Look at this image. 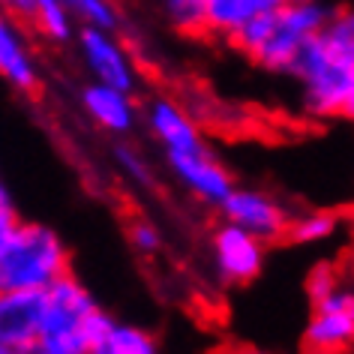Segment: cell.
Segmentation results:
<instances>
[{
  "mask_svg": "<svg viewBox=\"0 0 354 354\" xmlns=\"http://www.w3.org/2000/svg\"><path fill=\"white\" fill-rule=\"evenodd\" d=\"M342 118H351L354 120V75H351V87H348V102H345V111Z\"/></svg>",
  "mask_w": 354,
  "mask_h": 354,
  "instance_id": "d4e9b609",
  "label": "cell"
},
{
  "mask_svg": "<svg viewBox=\"0 0 354 354\" xmlns=\"http://www.w3.org/2000/svg\"><path fill=\"white\" fill-rule=\"evenodd\" d=\"M69 6V12L75 15V21L87 24V28H109L118 30L120 28V12L111 0H64Z\"/></svg>",
  "mask_w": 354,
  "mask_h": 354,
  "instance_id": "d6986e66",
  "label": "cell"
},
{
  "mask_svg": "<svg viewBox=\"0 0 354 354\" xmlns=\"http://www.w3.org/2000/svg\"><path fill=\"white\" fill-rule=\"evenodd\" d=\"M219 216L246 228L264 243L288 237V225H291L288 210L264 189H252V187H234L232 196L219 207Z\"/></svg>",
  "mask_w": 354,
  "mask_h": 354,
  "instance_id": "ba28073f",
  "label": "cell"
},
{
  "mask_svg": "<svg viewBox=\"0 0 354 354\" xmlns=\"http://www.w3.org/2000/svg\"><path fill=\"white\" fill-rule=\"evenodd\" d=\"M111 315L75 273H66L46 291L39 339L30 354H93Z\"/></svg>",
  "mask_w": 354,
  "mask_h": 354,
  "instance_id": "3957f363",
  "label": "cell"
},
{
  "mask_svg": "<svg viewBox=\"0 0 354 354\" xmlns=\"http://www.w3.org/2000/svg\"><path fill=\"white\" fill-rule=\"evenodd\" d=\"M0 6H3L6 12H12L19 21L30 24V15H33V0H0Z\"/></svg>",
  "mask_w": 354,
  "mask_h": 354,
  "instance_id": "cb8c5ba5",
  "label": "cell"
},
{
  "mask_svg": "<svg viewBox=\"0 0 354 354\" xmlns=\"http://www.w3.org/2000/svg\"><path fill=\"white\" fill-rule=\"evenodd\" d=\"M264 259H268V243L250 234L246 228L219 219L210 232V261L214 273L225 286H250L261 277Z\"/></svg>",
  "mask_w": 354,
  "mask_h": 354,
  "instance_id": "5b68a950",
  "label": "cell"
},
{
  "mask_svg": "<svg viewBox=\"0 0 354 354\" xmlns=\"http://www.w3.org/2000/svg\"><path fill=\"white\" fill-rule=\"evenodd\" d=\"M46 315V291H0V342L30 354Z\"/></svg>",
  "mask_w": 354,
  "mask_h": 354,
  "instance_id": "4fadbf2b",
  "label": "cell"
},
{
  "mask_svg": "<svg viewBox=\"0 0 354 354\" xmlns=\"http://www.w3.org/2000/svg\"><path fill=\"white\" fill-rule=\"evenodd\" d=\"M336 286H339L336 270L330 268V264H318V268H313V273H309V279H306V295H309L313 304H318V300H324Z\"/></svg>",
  "mask_w": 354,
  "mask_h": 354,
  "instance_id": "7402d4cb",
  "label": "cell"
},
{
  "mask_svg": "<svg viewBox=\"0 0 354 354\" xmlns=\"http://www.w3.org/2000/svg\"><path fill=\"white\" fill-rule=\"evenodd\" d=\"M336 225H339V219L333 214H322V210H315V214H304L297 219H291L288 225V241L291 243H324L330 241L336 234Z\"/></svg>",
  "mask_w": 354,
  "mask_h": 354,
  "instance_id": "ac0fdd59",
  "label": "cell"
},
{
  "mask_svg": "<svg viewBox=\"0 0 354 354\" xmlns=\"http://www.w3.org/2000/svg\"><path fill=\"white\" fill-rule=\"evenodd\" d=\"M0 82H6L21 96H39L42 91V69L24 21L6 12L3 6H0Z\"/></svg>",
  "mask_w": 354,
  "mask_h": 354,
  "instance_id": "30bf717a",
  "label": "cell"
},
{
  "mask_svg": "<svg viewBox=\"0 0 354 354\" xmlns=\"http://www.w3.org/2000/svg\"><path fill=\"white\" fill-rule=\"evenodd\" d=\"M75 48L78 57L91 75V82H102V84H114L120 91L136 93L138 87V66L132 60L127 42L118 37V30L109 28H78L75 37Z\"/></svg>",
  "mask_w": 354,
  "mask_h": 354,
  "instance_id": "8992f818",
  "label": "cell"
},
{
  "mask_svg": "<svg viewBox=\"0 0 354 354\" xmlns=\"http://www.w3.org/2000/svg\"><path fill=\"white\" fill-rule=\"evenodd\" d=\"M141 120H145L147 132L153 136V141L165 153L205 147V138H201L196 118L177 100H171V96H165V93L150 96L145 102V111H141Z\"/></svg>",
  "mask_w": 354,
  "mask_h": 354,
  "instance_id": "7c38bea8",
  "label": "cell"
},
{
  "mask_svg": "<svg viewBox=\"0 0 354 354\" xmlns=\"http://www.w3.org/2000/svg\"><path fill=\"white\" fill-rule=\"evenodd\" d=\"M291 3H309V0H291Z\"/></svg>",
  "mask_w": 354,
  "mask_h": 354,
  "instance_id": "83f0119b",
  "label": "cell"
},
{
  "mask_svg": "<svg viewBox=\"0 0 354 354\" xmlns=\"http://www.w3.org/2000/svg\"><path fill=\"white\" fill-rule=\"evenodd\" d=\"M159 10L171 24V30L183 33V37H205L207 0H159Z\"/></svg>",
  "mask_w": 354,
  "mask_h": 354,
  "instance_id": "e0dca14e",
  "label": "cell"
},
{
  "mask_svg": "<svg viewBox=\"0 0 354 354\" xmlns=\"http://www.w3.org/2000/svg\"><path fill=\"white\" fill-rule=\"evenodd\" d=\"M114 162H118L120 174L127 177L129 183H136L138 189H153L156 187L153 168L147 165V159L141 156L138 147L127 145V141H118V145H114Z\"/></svg>",
  "mask_w": 354,
  "mask_h": 354,
  "instance_id": "ffe728a7",
  "label": "cell"
},
{
  "mask_svg": "<svg viewBox=\"0 0 354 354\" xmlns=\"http://www.w3.org/2000/svg\"><path fill=\"white\" fill-rule=\"evenodd\" d=\"M0 354H21V351H15V348H10V345L0 342Z\"/></svg>",
  "mask_w": 354,
  "mask_h": 354,
  "instance_id": "4316f807",
  "label": "cell"
},
{
  "mask_svg": "<svg viewBox=\"0 0 354 354\" xmlns=\"http://www.w3.org/2000/svg\"><path fill=\"white\" fill-rule=\"evenodd\" d=\"M165 165L171 177L180 183V189L201 201L205 207H223V201L232 196L237 187L232 171L210 153L207 147L196 150H177V153H165Z\"/></svg>",
  "mask_w": 354,
  "mask_h": 354,
  "instance_id": "52a82bcc",
  "label": "cell"
},
{
  "mask_svg": "<svg viewBox=\"0 0 354 354\" xmlns=\"http://www.w3.org/2000/svg\"><path fill=\"white\" fill-rule=\"evenodd\" d=\"M288 75L297 78L304 109L313 118H342L354 75V10H330Z\"/></svg>",
  "mask_w": 354,
  "mask_h": 354,
  "instance_id": "6da1fadb",
  "label": "cell"
},
{
  "mask_svg": "<svg viewBox=\"0 0 354 354\" xmlns=\"http://www.w3.org/2000/svg\"><path fill=\"white\" fill-rule=\"evenodd\" d=\"M127 237H129V246L136 250L138 255H145V259H153L162 250V234H159V228L153 223H147V219H132L127 225Z\"/></svg>",
  "mask_w": 354,
  "mask_h": 354,
  "instance_id": "44dd1931",
  "label": "cell"
},
{
  "mask_svg": "<svg viewBox=\"0 0 354 354\" xmlns=\"http://www.w3.org/2000/svg\"><path fill=\"white\" fill-rule=\"evenodd\" d=\"M306 345L318 354H336L354 345V288L336 286L324 300L313 304Z\"/></svg>",
  "mask_w": 354,
  "mask_h": 354,
  "instance_id": "9c48e42d",
  "label": "cell"
},
{
  "mask_svg": "<svg viewBox=\"0 0 354 354\" xmlns=\"http://www.w3.org/2000/svg\"><path fill=\"white\" fill-rule=\"evenodd\" d=\"M19 219H21V214L15 210L12 198H10V201H0V243H3L6 234H10L12 228L19 225Z\"/></svg>",
  "mask_w": 354,
  "mask_h": 354,
  "instance_id": "603a6c76",
  "label": "cell"
},
{
  "mask_svg": "<svg viewBox=\"0 0 354 354\" xmlns=\"http://www.w3.org/2000/svg\"><path fill=\"white\" fill-rule=\"evenodd\" d=\"M10 198H12V196H10V189H6V187H3V180H0V201H10Z\"/></svg>",
  "mask_w": 354,
  "mask_h": 354,
  "instance_id": "484cf974",
  "label": "cell"
},
{
  "mask_svg": "<svg viewBox=\"0 0 354 354\" xmlns=\"http://www.w3.org/2000/svg\"><path fill=\"white\" fill-rule=\"evenodd\" d=\"M327 19L330 10L322 0H309V3L286 0L277 10L255 15L246 28H241L232 46L268 73H291L300 51L315 39Z\"/></svg>",
  "mask_w": 354,
  "mask_h": 354,
  "instance_id": "7a4b0ae2",
  "label": "cell"
},
{
  "mask_svg": "<svg viewBox=\"0 0 354 354\" xmlns=\"http://www.w3.org/2000/svg\"><path fill=\"white\" fill-rule=\"evenodd\" d=\"M84 118L93 123L96 129L109 132L114 138H127L132 129L138 127V102L129 91H120L114 84H102V82H87L78 93Z\"/></svg>",
  "mask_w": 354,
  "mask_h": 354,
  "instance_id": "8fae6325",
  "label": "cell"
},
{
  "mask_svg": "<svg viewBox=\"0 0 354 354\" xmlns=\"http://www.w3.org/2000/svg\"><path fill=\"white\" fill-rule=\"evenodd\" d=\"M66 273H73L69 246L46 223L19 219L0 243V291H48Z\"/></svg>",
  "mask_w": 354,
  "mask_h": 354,
  "instance_id": "277c9868",
  "label": "cell"
},
{
  "mask_svg": "<svg viewBox=\"0 0 354 354\" xmlns=\"http://www.w3.org/2000/svg\"><path fill=\"white\" fill-rule=\"evenodd\" d=\"M28 28H33L51 46H69V42H75L82 24L75 21V15L69 12L64 0H33V15Z\"/></svg>",
  "mask_w": 354,
  "mask_h": 354,
  "instance_id": "9a60e30c",
  "label": "cell"
},
{
  "mask_svg": "<svg viewBox=\"0 0 354 354\" xmlns=\"http://www.w3.org/2000/svg\"><path fill=\"white\" fill-rule=\"evenodd\" d=\"M93 354H159V342L145 327L111 318V322L105 324Z\"/></svg>",
  "mask_w": 354,
  "mask_h": 354,
  "instance_id": "2e32d148",
  "label": "cell"
},
{
  "mask_svg": "<svg viewBox=\"0 0 354 354\" xmlns=\"http://www.w3.org/2000/svg\"><path fill=\"white\" fill-rule=\"evenodd\" d=\"M286 0H207L205 10V37L223 39L232 46V39L246 28L255 15L277 10Z\"/></svg>",
  "mask_w": 354,
  "mask_h": 354,
  "instance_id": "5bb4252c",
  "label": "cell"
}]
</instances>
